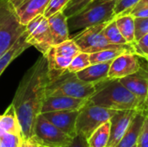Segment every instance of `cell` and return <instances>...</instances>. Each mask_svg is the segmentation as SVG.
Returning <instances> with one entry per match:
<instances>
[{
	"label": "cell",
	"mask_w": 148,
	"mask_h": 147,
	"mask_svg": "<svg viewBox=\"0 0 148 147\" xmlns=\"http://www.w3.org/2000/svg\"><path fill=\"white\" fill-rule=\"evenodd\" d=\"M49 82L48 62L42 55L22 78L11 102L25 141L31 139L33 136L35 122L42 113Z\"/></svg>",
	"instance_id": "6da1fadb"
},
{
	"label": "cell",
	"mask_w": 148,
	"mask_h": 147,
	"mask_svg": "<svg viewBox=\"0 0 148 147\" xmlns=\"http://www.w3.org/2000/svg\"><path fill=\"white\" fill-rule=\"evenodd\" d=\"M88 101L96 106L116 111L137 110L146 113L143 104L120 81V79L108 78L96 83L95 92Z\"/></svg>",
	"instance_id": "7a4b0ae2"
},
{
	"label": "cell",
	"mask_w": 148,
	"mask_h": 147,
	"mask_svg": "<svg viewBox=\"0 0 148 147\" xmlns=\"http://www.w3.org/2000/svg\"><path fill=\"white\" fill-rule=\"evenodd\" d=\"M95 92V84L79 79L75 73L66 70L58 77L49 81L46 96L64 95L79 99H89Z\"/></svg>",
	"instance_id": "3957f363"
},
{
	"label": "cell",
	"mask_w": 148,
	"mask_h": 147,
	"mask_svg": "<svg viewBox=\"0 0 148 147\" xmlns=\"http://www.w3.org/2000/svg\"><path fill=\"white\" fill-rule=\"evenodd\" d=\"M115 3L116 1H108L86 8L82 11L69 17L68 25L69 31L83 30L113 20L115 17Z\"/></svg>",
	"instance_id": "277c9868"
},
{
	"label": "cell",
	"mask_w": 148,
	"mask_h": 147,
	"mask_svg": "<svg viewBox=\"0 0 148 147\" xmlns=\"http://www.w3.org/2000/svg\"><path fill=\"white\" fill-rule=\"evenodd\" d=\"M25 25L19 21L9 0H0V57L24 33Z\"/></svg>",
	"instance_id": "5b68a950"
},
{
	"label": "cell",
	"mask_w": 148,
	"mask_h": 147,
	"mask_svg": "<svg viewBox=\"0 0 148 147\" xmlns=\"http://www.w3.org/2000/svg\"><path fill=\"white\" fill-rule=\"evenodd\" d=\"M116 112V110L92 104L88 100L87 103L79 110L75 126L76 133L88 139L100 126L109 121Z\"/></svg>",
	"instance_id": "8992f818"
},
{
	"label": "cell",
	"mask_w": 148,
	"mask_h": 147,
	"mask_svg": "<svg viewBox=\"0 0 148 147\" xmlns=\"http://www.w3.org/2000/svg\"><path fill=\"white\" fill-rule=\"evenodd\" d=\"M80 52V48L72 38L62 43L53 45L46 55H44L48 62L49 81L64 73L68 69L73 58Z\"/></svg>",
	"instance_id": "52a82bcc"
},
{
	"label": "cell",
	"mask_w": 148,
	"mask_h": 147,
	"mask_svg": "<svg viewBox=\"0 0 148 147\" xmlns=\"http://www.w3.org/2000/svg\"><path fill=\"white\" fill-rule=\"evenodd\" d=\"M73 138L63 133L42 113L36 120L33 136L31 139L41 146L65 147L72 141Z\"/></svg>",
	"instance_id": "ba28073f"
},
{
	"label": "cell",
	"mask_w": 148,
	"mask_h": 147,
	"mask_svg": "<svg viewBox=\"0 0 148 147\" xmlns=\"http://www.w3.org/2000/svg\"><path fill=\"white\" fill-rule=\"evenodd\" d=\"M108 23V22L83 29L79 34L72 37L80 48L81 51L92 54L108 49H123L133 46L132 44L115 45L109 42L103 34V29Z\"/></svg>",
	"instance_id": "9c48e42d"
},
{
	"label": "cell",
	"mask_w": 148,
	"mask_h": 147,
	"mask_svg": "<svg viewBox=\"0 0 148 147\" xmlns=\"http://www.w3.org/2000/svg\"><path fill=\"white\" fill-rule=\"evenodd\" d=\"M25 33L27 42L42 55H46L54 45L49 20L43 14L35 16L25 25Z\"/></svg>",
	"instance_id": "30bf717a"
},
{
	"label": "cell",
	"mask_w": 148,
	"mask_h": 147,
	"mask_svg": "<svg viewBox=\"0 0 148 147\" xmlns=\"http://www.w3.org/2000/svg\"><path fill=\"white\" fill-rule=\"evenodd\" d=\"M139 55L133 52H125L112 61L108 79H121L138 72L140 68Z\"/></svg>",
	"instance_id": "8fae6325"
},
{
	"label": "cell",
	"mask_w": 148,
	"mask_h": 147,
	"mask_svg": "<svg viewBox=\"0 0 148 147\" xmlns=\"http://www.w3.org/2000/svg\"><path fill=\"white\" fill-rule=\"evenodd\" d=\"M140 111L121 110L110 119V138L107 147H115L129 129L134 119Z\"/></svg>",
	"instance_id": "7c38bea8"
},
{
	"label": "cell",
	"mask_w": 148,
	"mask_h": 147,
	"mask_svg": "<svg viewBox=\"0 0 148 147\" xmlns=\"http://www.w3.org/2000/svg\"><path fill=\"white\" fill-rule=\"evenodd\" d=\"M120 81L143 104L146 112L148 103V69H140L128 76L120 79Z\"/></svg>",
	"instance_id": "4fadbf2b"
},
{
	"label": "cell",
	"mask_w": 148,
	"mask_h": 147,
	"mask_svg": "<svg viewBox=\"0 0 148 147\" xmlns=\"http://www.w3.org/2000/svg\"><path fill=\"white\" fill-rule=\"evenodd\" d=\"M22 24L43 14L49 0H9Z\"/></svg>",
	"instance_id": "5bb4252c"
},
{
	"label": "cell",
	"mask_w": 148,
	"mask_h": 147,
	"mask_svg": "<svg viewBox=\"0 0 148 147\" xmlns=\"http://www.w3.org/2000/svg\"><path fill=\"white\" fill-rule=\"evenodd\" d=\"M42 114L53 125L70 137L74 138L77 135L75 126L79 110L53 111L43 113Z\"/></svg>",
	"instance_id": "9a60e30c"
},
{
	"label": "cell",
	"mask_w": 148,
	"mask_h": 147,
	"mask_svg": "<svg viewBox=\"0 0 148 147\" xmlns=\"http://www.w3.org/2000/svg\"><path fill=\"white\" fill-rule=\"evenodd\" d=\"M88 100V99L73 98L64 95L46 96L42 104V113L53 111L80 110L87 103Z\"/></svg>",
	"instance_id": "2e32d148"
},
{
	"label": "cell",
	"mask_w": 148,
	"mask_h": 147,
	"mask_svg": "<svg viewBox=\"0 0 148 147\" xmlns=\"http://www.w3.org/2000/svg\"><path fill=\"white\" fill-rule=\"evenodd\" d=\"M51 34L54 40V45L62 43L70 39L68 25V17L63 11H59L48 17Z\"/></svg>",
	"instance_id": "e0dca14e"
},
{
	"label": "cell",
	"mask_w": 148,
	"mask_h": 147,
	"mask_svg": "<svg viewBox=\"0 0 148 147\" xmlns=\"http://www.w3.org/2000/svg\"><path fill=\"white\" fill-rule=\"evenodd\" d=\"M112 62L90 64L86 68L75 73L77 77L83 81L96 84L108 78V72Z\"/></svg>",
	"instance_id": "ac0fdd59"
},
{
	"label": "cell",
	"mask_w": 148,
	"mask_h": 147,
	"mask_svg": "<svg viewBox=\"0 0 148 147\" xmlns=\"http://www.w3.org/2000/svg\"><path fill=\"white\" fill-rule=\"evenodd\" d=\"M4 133L16 134L23 139L22 128L12 104H10L5 112L0 115V137Z\"/></svg>",
	"instance_id": "d6986e66"
},
{
	"label": "cell",
	"mask_w": 148,
	"mask_h": 147,
	"mask_svg": "<svg viewBox=\"0 0 148 147\" xmlns=\"http://www.w3.org/2000/svg\"><path fill=\"white\" fill-rule=\"evenodd\" d=\"M29 47H31V45L27 42L26 33L24 31V33L16 40V42L0 57V76L5 68L10 65V63Z\"/></svg>",
	"instance_id": "ffe728a7"
},
{
	"label": "cell",
	"mask_w": 148,
	"mask_h": 147,
	"mask_svg": "<svg viewBox=\"0 0 148 147\" xmlns=\"http://www.w3.org/2000/svg\"><path fill=\"white\" fill-rule=\"evenodd\" d=\"M147 113L139 112L134 119L129 129L115 147H133L138 144L139 135Z\"/></svg>",
	"instance_id": "44dd1931"
},
{
	"label": "cell",
	"mask_w": 148,
	"mask_h": 147,
	"mask_svg": "<svg viewBox=\"0 0 148 147\" xmlns=\"http://www.w3.org/2000/svg\"><path fill=\"white\" fill-rule=\"evenodd\" d=\"M116 24L128 44H134L135 39V19L132 14L115 16Z\"/></svg>",
	"instance_id": "7402d4cb"
},
{
	"label": "cell",
	"mask_w": 148,
	"mask_h": 147,
	"mask_svg": "<svg viewBox=\"0 0 148 147\" xmlns=\"http://www.w3.org/2000/svg\"><path fill=\"white\" fill-rule=\"evenodd\" d=\"M110 138V120L100 126L87 139L88 147H107Z\"/></svg>",
	"instance_id": "603a6c76"
},
{
	"label": "cell",
	"mask_w": 148,
	"mask_h": 147,
	"mask_svg": "<svg viewBox=\"0 0 148 147\" xmlns=\"http://www.w3.org/2000/svg\"><path fill=\"white\" fill-rule=\"evenodd\" d=\"M125 52H134V46L130 48H123V49H108L101 51L95 52L90 55V62L91 64L101 63V62H108L114 61L117 56L121 55Z\"/></svg>",
	"instance_id": "cb8c5ba5"
},
{
	"label": "cell",
	"mask_w": 148,
	"mask_h": 147,
	"mask_svg": "<svg viewBox=\"0 0 148 147\" xmlns=\"http://www.w3.org/2000/svg\"><path fill=\"white\" fill-rule=\"evenodd\" d=\"M103 34L107 40L115 45H126L128 44L126 41V39L123 37L122 34L121 33L116 22H115V17L109 21L107 25L103 29Z\"/></svg>",
	"instance_id": "d4e9b609"
},
{
	"label": "cell",
	"mask_w": 148,
	"mask_h": 147,
	"mask_svg": "<svg viewBox=\"0 0 148 147\" xmlns=\"http://www.w3.org/2000/svg\"><path fill=\"white\" fill-rule=\"evenodd\" d=\"M91 64L90 62V55L86 52L81 51L77 54L72 60L71 63L68 68V71L71 73H77Z\"/></svg>",
	"instance_id": "484cf974"
},
{
	"label": "cell",
	"mask_w": 148,
	"mask_h": 147,
	"mask_svg": "<svg viewBox=\"0 0 148 147\" xmlns=\"http://www.w3.org/2000/svg\"><path fill=\"white\" fill-rule=\"evenodd\" d=\"M95 0H70L63 9V13L69 18L85 10Z\"/></svg>",
	"instance_id": "4316f807"
},
{
	"label": "cell",
	"mask_w": 148,
	"mask_h": 147,
	"mask_svg": "<svg viewBox=\"0 0 148 147\" xmlns=\"http://www.w3.org/2000/svg\"><path fill=\"white\" fill-rule=\"evenodd\" d=\"M140 0H117L114 7L115 16L130 14Z\"/></svg>",
	"instance_id": "83f0119b"
},
{
	"label": "cell",
	"mask_w": 148,
	"mask_h": 147,
	"mask_svg": "<svg viewBox=\"0 0 148 147\" xmlns=\"http://www.w3.org/2000/svg\"><path fill=\"white\" fill-rule=\"evenodd\" d=\"M69 1L70 0H49L43 12V16L48 18L59 11H62Z\"/></svg>",
	"instance_id": "f1b7e54d"
},
{
	"label": "cell",
	"mask_w": 148,
	"mask_h": 147,
	"mask_svg": "<svg viewBox=\"0 0 148 147\" xmlns=\"http://www.w3.org/2000/svg\"><path fill=\"white\" fill-rule=\"evenodd\" d=\"M2 147H20L23 139L16 134L4 133L0 137Z\"/></svg>",
	"instance_id": "f546056e"
},
{
	"label": "cell",
	"mask_w": 148,
	"mask_h": 147,
	"mask_svg": "<svg viewBox=\"0 0 148 147\" xmlns=\"http://www.w3.org/2000/svg\"><path fill=\"white\" fill-rule=\"evenodd\" d=\"M134 52L140 57L147 58L148 57V34L142 36L140 39L136 41L134 44Z\"/></svg>",
	"instance_id": "4dcf8cb0"
},
{
	"label": "cell",
	"mask_w": 148,
	"mask_h": 147,
	"mask_svg": "<svg viewBox=\"0 0 148 147\" xmlns=\"http://www.w3.org/2000/svg\"><path fill=\"white\" fill-rule=\"evenodd\" d=\"M135 19V39L138 41L148 34V17H134Z\"/></svg>",
	"instance_id": "1f68e13d"
},
{
	"label": "cell",
	"mask_w": 148,
	"mask_h": 147,
	"mask_svg": "<svg viewBox=\"0 0 148 147\" xmlns=\"http://www.w3.org/2000/svg\"><path fill=\"white\" fill-rule=\"evenodd\" d=\"M138 147H148V114H146L139 139H138Z\"/></svg>",
	"instance_id": "d6a6232c"
},
{
	"label": "cell",
	"mask_w": 148,
	"mask_h": 147,
	"mask_svg": "<svg viewBox=\"0 0 148 147\" xmlns=\"http://www.w3.org/2000/svg\"><path fill=\"white\" fill-rule=\"evenodd\" d=\"M65 147H88V145L87 139L77 134L75 137L73 138L70 144H69Z\"/></svg>",
	"instance_id": "836d02e7"
},
{
	"label": "cell",
	"mask_w": 148,
	"mask_h": 147,
	"mask_svg": "<svg viewBox=\"0 0 148 147\" xmlns=\"http://www.w3.org/2000/svg\"><path fill=\"white\" fill-rule=\"evenodd\" d=\"M130 14H132L134 17H148V5L134 10Z\"/></svg>",
	"instance_id": "e575fe53"
},
{
	"label": "cell",
	"mask_w": 148,
	"mask_h": 147,
	"mask_svg": "<svg viewBox=\"0 0 148 147\" xmlns=\"http://www.w3.org/2000/svg\"><path fill=\"white\" fill-rule=\"evenodd\" d=\"M20 147H41V146H39L37 143H36L32 140H28V141L23 140Z\"/></svg>",
	"instance_id": "d590c367"
},
{
	"label": "cell",
	"mask_w": 148,
	"mask_h": 147,
	"mask_svg": "<svg viewBox=\"0 0 148 147\" xmlns=\"http://www.w3.org/2000/svg\"><path fill=\"white\" fill-rule=\"evenodd\" d=\"M148 5V0H140V2H139V3L134 8V10H137V9H140V8H141V7H143V6H147ZM132 10V11H133ZM131 11V12H132Z\"/></svg>",
	"instance_id": "8d00e7d4"
},
{
	"label": "cell",
	"mask_w": 148,
	"mask_h": 147,
	"mask_svg": "<svg viewBox=\"0 0 148 147\" xmlns=\"http://www.w3.org/2000/svg\"><path fill=\"white\" fill-rule=\"evenodd\" d=\"M108 1H117V0H95L92 3H90L87 8H89V7H93V6H95V5H98L100 3H105V2H108Z\"/></svg>",
	"instance_id": "74e56055"
},
{
	"label": "cell",
	"mask_w": 148,
	"mask_h": 147,
	"mask_svg": "<svg viewBox=\"0 0 148 147\" xmlns=\"http://www.w3.org/2000/svg\"><path fill=\"white\" fill-rule=\"evenodd\" d=\"M146 113L148 114V103H147V112H146Z\"/></svg>",
	"instance_id": "f35d334b"
},
{
	"label": "cell",
	"mask_w": 148,
	"mask_h": 147,
	"mask_svg": "<svg viewBox=\"0 0 148 147\" xmlns=\"http://www.w3.org/2000/svg\"><path fill=\"white\" fill-rule=\"evenodd\" d=\"M144 59H146V61H147V62H148V57H147V58H144Z\"/></svg>",
	"instance_id": "ab89813d"
},
{
	"label": "cell",
	"mask_w": 148,
	"mask_h": 147,
	"mask_svg": "<svg viewBox=\"0 0 148 147\" xmlns=\"http://www.w3.org/2000/svg\"><path fill=\"white\" fill-rule=\"evenodd\" d=\"M133 147H138V144H137L136 146H133Z\"/></svg>",
	"instance_id": "60d3db41"
},
{
	"label": "cell",
	"mask_w": 148,
	"mask_h": 147,
	"mask_svg": "<svg viewBox=\"0 0 148 147\" xmlns=\"http://www.w3.org/2000/svg\"><path fill=\"white\" fill-rule=\"evenodd\" d=\"M147 69H148V62H147Z\"/></svg>",
	"instance_id": "b9f144b4"
},
{
	"label": "cell",
	"mask_w": 148,
	"mask_h": 147,
	"mask_svg": "<svg viewBox=\"0 0 148 147\" xmlns=\"http://www.w3.org/2000/svg\"><path fill=\"white\" fill-rule=\"evenodd\" d=\"M0 147H2V145H1V141H0Z\"/></svg>",
	"instance_id": "7bdbcfd3"
},
{
	"label": "cell",
	"mask_w": 148,
	"mask_h": 147,
	"mask_svg": "<svg viewBox=\"0 0 148 147\" xmlns=\"http://www.w3.org/2000/svg\"><path fill=\"white\" fill-rule=\"evenodd\" d=\"M41 147H48V146H41Z\"/></svg>",
	"instance_id": "ee69618b"
}]
</instances>
